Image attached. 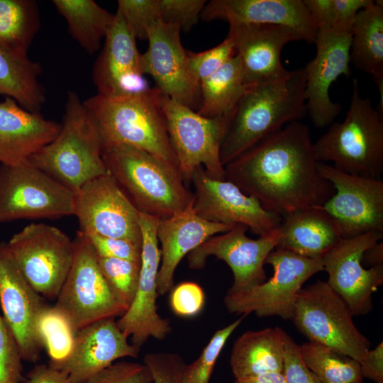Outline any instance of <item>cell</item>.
<instances>
[{"instance_id": "6da1fadb", "label": "cell", "mask_w": 383, "mask_h": 383, "mask_svg": "<svg viewBox=\"0 0 383 383\" xmlns=\"http://www.w3.org/2000/svg\"><path fill=\"white\" fill-rule=\"evenodd\" d=\"M318 163L308 126L296 121L225 165V179L282 218L321 207L334 194Z\"/></svg>"}, {"instance_id": "7a4b0ae2", "label": "cell", "mask_w": 383, "mask_h": 383, "mask_svg": "<svg viewBox=\"0 0 383 383\" xmlns=\"http://www.w3.org/2000/svg\"><path fill=\"white\" fill-rule=\"evenodd\" d=\"M304 69L250 87L239 100L222 143L223 167L257 143L307 113Z\"/></svg>"}, {"instance_id": "3957f363", "label": "cell", "mask_w": 383, "mask_h": 383, "mask_svg": "<svg viewBox=\"0 0 383 383\" xmlns=\"http://www.w3.org/2000/svg\"><path fill=\"white\" fill-rule=\"evenodd\" d=\"M109 174L139 213L164 219L184 209L193 192L175 165L126 145L102 148Z\"/></svg>"}, {"instance_id": "277c9868", "label": "cell", "mask_w": 383, "mask_h": 383, "mask_svg": "<svg viewBox=\"0 0 383 383\" xmlns=\"http://www.w3.org/2000/svg\"><path fill=\"white\" fill-rule=\"evenodd\" d=\"M160 94L155 87L113 97L96 94L84 100L99 128L102 148L129 145L178 167L161 106Z\"/></svg>"}, {"instance_id": "5b68a950", "label": "cell", "mask_w": 383, "mask_h": 383, "mask_svg": "<svg viewBox=\"0 0 383 383\" xmlns=\"http://www.w3.org/2000/svg\"><path fill=\"white\" fill-rule=\"evenodd\" d=\"M28 160L74 193L87 182L109 173L99 128L77 93H67L57 135Z\"/></svg>"}, {"instance_id": "8992f818", "label": "cell", "mask_w": 383, "mask_h": 383, "mask_svg": "<svg viewBox=\"0 0 383 383\" xmlns=\"http://www.w3.org/2000/svg\"><path fill=\"white\" fill-rule=\"evenodd\" d=\"M318 162H332L338 170L381 179L383 172V116L362 98L353 79L349 109L342 122H333L314 143Z\"/></svg>"}, {"instance_id": "52a82bcc", "label": "cell", "mask_w": 383, "mask_h": 383, "mask_svg": "<svg viewBox=\"0 0 383 383\" xmlns=\"http://www.w3.org/2000/svg\"><path fill=\"white\" fill-rule=\"evenodd\" d=\"M346 302L326 281L302 288L292 321L309 341L319 343L361 361L370 340L357 329Z\"/></svg>"}, {"instance_id": "ba28073f", "label": "cell", "mask_w": 383, "mask_h": 383, "mask_svg": "<svg viewBox=\"0 0 383 383\" xmlns=\"http://www.w3.org/2000/svg\"><path fill=\"white\" fill-rule=\"evenodd\" d=\"M170 141L184 182L190 183L193 172L203 167L216 179H226L220 150L234 113L206 118L196 111L160 94Z\"/></svg>"}, {"instance_id": "9c48e42d", "label": "cell", "mask_w": 383, "mask_h": 383, "mask_svg": "<svg viewBox=\"0 0 383 383\" xmlns=\"http://www.w3.org/2000/svg\"><path fill=\"white\" fill-rule=\"evenodd\" d=\"M265 264L273 267L272 277L265 282L235 292L228 291L224 305L231 313L258 317L279 316L292 320L299 293L304 284L324 270L322 258L311 259L275 248Z\"/></svg>"}, {"instance_id": "30bf717a", "label": "cell", "mask_w": 383, "mask_h": 383, "mask_svg": "<svg viewBox=\"0 0 383 383\" xmlns=\"http://www.w3.org/2000/svg\"><path fill=\"white\" fill-rule=\"evenodd\" d=\"M6 243L33 289L44 298L57 299L74 261V240L57 227L31 223Z\"/></svg>"}, {"instance_id": "8fae6325", "label": "cell", "mask_w": 383, "mask_h": 383, "mask_svg": "<svg viewBox=\"0 0 383 383\" xmlns=\"http://www.w3.org/2000/svg\"><path fill=\"white\" fill-rule=\"evenodd\" d=\"M74 198L28 160L0 165V223L73 215Z\"/></svg>"}, {"instance_id": "7c38bea8", "label": "cell", "mask_w": 383, "mask_h": 383, "mask_svg": "<svg viewBox=\"0 0 383 383\" xmlns=\"http://www.w3.org/2000/svg\"><path fill=\"white\" fill-rule=\"evenodd\" d=\"M74 243V261L54 306L77 332L94 322L120 317L126 309L105 282L87 236L78 231Z\"/></svg>"}, {"instance_id": "4fadbf2b", "label": "cell", "mask_w": 383, "mask_h": 383, "mask_svg": "<svg viewBox=\"0 0 383 383\" xmlns=\"http://www.w3.org/2000/svg\"><path fill=\"white\" fill-rule=\"evenodd\" d=\"M159 218L140 213L142 252L138 286L134 300L128 310L116 321L121 330L131 338V343L140 347L150 338L164 340L172 331L167 318L157 312L156 304L157 275L161 252L157 238Z\"/></svg>"}, {"instance_id": "5bb4252c", "label": "cell", "mask_w": 383, "mask_h": 383, "mask_svg": "<svg viewBox=\"0 0 383 383\" xmlns=\"http://www.w3.org/2000/svg\"><path fill=\"white\" fill-rule=\"evenodd\" d=\"M74 194L73 215L79 231L142 245L140 213L109 173L87 182Z\"/></svg>"}, {"instance_id": "9a60e30c", "label": "cell", "mask_w": 383, "mask_h": 383, "mask_svg": "<svg viewBox=\"0 0 383 383\" xmlns=\"http://www.w3.org/2000/svg\"><path fill=\"white\" fill-rule=\"evenodd\" d=\"M320 174L335 189L321 208L334 218L343 238L371 231L383 232V181L355 176L324 162L318 163Z\"/></svg>"}, {"instance_id": "2e32d148", "label": "cell", "mask_w": 383, "mask_h": 383, "mask_svg": "<svg viewBox=\"0 0 383 383\" xmlns=\"http://www.w3.org/2000/svg\"><path fill=\"white\" fill-rule=\"evenodd\" d=\"M193 208L201 218L229 226L243 225L262 236L278 228L282 217L265 209L253 196L227 179L211 177L201 166L192 173Z\"/></svg>"}, {"instance_id": "e0dca14e", "label": "cell", "mask_w": 383, "mask_h": 383, "mask_svg": "<svg viewBox=\"0 0 383 383\" xmlns=\"http://www.w3.org/2000/svg\"><path fill=\"white\" fill-rule=\"evenodd\" d=\"M248 230L245 226L235 225L225 233L210 237L187 255L189 267L202 269L207 258L215 256L233 272V284L228 291L243 290L265 282L264 265L278 243L279 227L257 239L248 237Z\"/></svg>"}, {"instance_id": "ac0fdd59", "label": "cell", "mask_w": 383, "mask_h": 383, "mask_svg": "<svg viewBox=\"0 0 383 383\" xmlns=\"http://www.w3.org/2000/svg\"><path fill=\"white\" fill-rule=\"evenodd\" d=\"M382 238L383 232L371 231L341 238L322 257L327 283L346 302L353 316L372 310V295L383 283V265L366 269L362 262L364 252Z\"/></svg>"}, {"instance_id": "d6986e66", "label": "cell", "mask_w": 383, "mask_h": 383, "mask_svg": "<svg viewBox=\"0 0 383 383\" xmlns=\"http://www.w3.org/2000/svg\"><path fill=\"white\" fill-rule=\"evenodd\" d=\"M352 31L318 29L314 58L304 67L307 112L314 126L331 125L342 111L329 95L331 84L342 74L349 77Z\"/></svg>"}, {"instance_id": "ffe728a7", "label": "cell", "mask_w": 383, "mask_h": 383, "mask_svg": "<svg viewBox=\"0 0 383 383\" xmlns=\"http://www.w3.org/2000/svg\"><path fill=\"white\" fill-rule=\"evenodd\" d=\"M0 305L22 359L36 362L43 348L37 323L48 305L22 274L6 242L0 243Z\"/></svg>"}, {"instance_id": "44dd1931", "label": "cell", "mask_w": 383, "mask_h": 383, "mask_svg": "<svg viewBox=\"0 0 383 383\" xmlns=\"http://www.w3.org/2000/svg\"><path fill=\"white\" fill-rule=\"evenodd\" d=\"M181 28L160 20L148 30V48L142 54L144 74L157 89L174 101L194 111L200 104V82L192 74L180 38Z\"/></svg>"}, {"instance_id": "7402d4cb", "label": "cell", "mask_w": 383, "mask_h": 383, "mask_svg": "<svg viewBox=\"0 0 383 383\" xmlns=\"http://www.w3.org/2000/svg\"><path fill=\"white\" fill-rule=\"evenodd\" d=\"M143 75L136 39L116 11L93 67L97 94L113 97L148 89Z\"/></svg>"}, {"instance_id": "603a6c76", "label": "cell", "mask_w": 383, "mask_h": 383, "mask_svg": "<svg viewBox=\"0 0 383 383\" xmlns=\"http://www.w3.org/2000/svg\"><path fill=\"white\" fill-rule=\"evenodd\" d=\"M128 339L115 318L103 319L77 331L67 358L49 365L64 372L72 383H86L116 360L138 356L140 348Z\"/></svg>"}, {"instance_id": "cb8c5ba5", "label": "cell", "mask_w": 383, "mask_h": 383, "mask_svg": "<svg viewBox=\"0 0 383 383\" xmlns=\"http://www.w3.org/2000/svg\"><path fill=\"white\" fill-rule=\"evenodd\" d=\"M241 62L245 88L274 81L289 73L281 62V52L290 42L302 40L294 29L273 24H230Z\"/></svg>"}, {"instance_id": "d4e9b609", "label": "cell", "mask_w": 383, "mask_h": 383, "mask_svg": "<svg viewBox=\"0 0 383 383\" xmlns=\"http://www.w3.org/2000/svg\"><path fill=\"white\" fill-rule=\"evenodd\" d=\"M204 21L230 24H273L291 28L308 43H314L317 26L303 0H212L204 6Z\"/></svg>"}, {"instance_id": "484cf974", "label": "cell", "mask_w": 383, "mask_h": 383, "mask_svg": "<svg viewBox=\"0 0 383 383\" xmlns=\"http://www.w3.org/2000/svg\"><path fill=\"white\" fill-rule=\"evenodd\" d=\"M233 226L201 218L193 208V201L182 211L160 219L157 227L161 252L158 294L165 295L173 288L176 269L186 255L210 237L225 233Z\"/></svg>"}, {"instance_id": "4316f807", "label": "cell", "mask_w": 383, "mask_h": 383, "mask_svg": "<svg viewBox=\"0 0 383 383\" xmlns=\"http://www.w3.org/2000/svg\"><path fill=\"white\" fill-rule=\"evenodd\" d=\"M61 123L31 112L15 100L0 102V163L28 160L57 135Z\"/></svg>"}, {"instance_id": "83f0119b", "label": "cell", "mask_w": 383, "mask_h": 383, "mask_svg": "<svg viewBox=\"0 0 383 383\" xmlns=\"http://www.w3.org/2000/svg\"><path fill=\"white\" fill-rule=\"evenodd\" d=\"M282 218L275 248L321 259L343 238L336 220L321 207L298 210Z\"/></svg>"}, {"instance_id": "f1b7e54d", "label": "cell", "mask_w": 383, "mask_h": 383, "mask_svg": "<svg viewBox=\"0 0 383 383\" xmlns=\"http://www.w3.org/2000/svg\"><path fill=\"white\" fill-rule=\"evenodd\" d=\"M285 331L279 327L248 331L233 343L230 365L235 379L282 372Z\"/></svg>"}, {"instance_id": "f546056e", "label": "cell", "mask_w": 383, "mask_h": 383, "mask_svg": "<svg viewBox=\"0 0 383 383\" xmlns=\"http://www.w3.org/2000/svg\"><path fill=\"white\" fill-rule=\"evenodd\" d=\"M350 59L354 66L372 76L379 92L377 111L383 112V3L360 10L353 28Z\"/></svg>"}, {"instance_id": "4dcf8cb0", "label": "cell", "mask_w": 383, "mask_h": 383, "mask_svg": "<svg viewBox=\"0 0 383 383\" xmlns=\"http://www.w3.org/2000/svg\"><path fill=\"white\" fill-rule=\"evenodd\" d=\"M41 72L38 62L0 46V94L13 99L31 112H39L45 100L38 80Z\"/></svg>"}, {"instance_id": "1f68e13d", "label": "cell", "mask_w": 383, "mask_h": 383, "mask_svg": "<svg viewBox=\"0 0 383 383\" xmlns=\"http://www.w3.org/2000/svg\"><path fill=\"white\" fill-rule=\"evenodd\" d=\"M245 89L240 60L235 55L200 82V104L196 112L206 118L233 114Z\"/></svg>"}, {"instance_id": "d6a6232c", "label": "cell", "mask_w": 383, "mask_h": 383, "mask_svg": "<svg viewBox=\"0 0 383 383\" xmlns=\"http://www.w3.org/2000/svg\"><path fill=\"white\" fill-rule=\"evenodd\" d=\"M52 4L65 19L72 38L89 54L96 52L114 14L93 0H54Z\"/></svg>"}, {"instance_id": "836d02e7", "label": "cell", "mask_w": 383, "mask_h": 383, "mask_svg": "<svg viewBox=\"0 0 383 383\" xmlns=\"http://www.w3.org/2000/svg\"><path fill=\"white\" fill-rule=\"evenodd\" d=\"M40 27L38 4L33 0H0V46L19 57L28 50Z\"/></svg>"}, {"instance_id": "e575fe53", "label": "cell", "mask_w": 383, "mask_h": 383, "mask_svg": "<svg viewBox=\"0 0 383 383\" xmlns=\"http://www.w3.org/2000/svg\"><path fill=\"white\" fill-rule=\"evenodd\" d=\"M306 366L321 383H362L360 363L323 345L306 342L299 345Z\"/></svg>"}, {"instance_id": "d590c367", "label": "cell", "mask_w": 383, "mask_h": 383, "mask_svg": "<svg viewBox=\"0 0 383 383\" xmlns=\"http://www.w3.org/2000/svg\"><path fill=\"white\" fill-rule=\"evenodd\" d=\"M37 331L43 347L50 359V363H59L67 358L77 332L55 306H48L40 314Z\"/></svg>"}, {"instance_id": "8d00e7d4", "label": "cell", "mask_w": 383, "mask_h": 383, "mask_svg": "<svg viewBox=\"0 0 383 383\" xmlns=\"http://www.w3.org/2000/svg\"><path fill=\"white\" fill-rule=\"evenodd\" d=\"M97 262L110 291L126 311L135 296L140 262L98 256Z\"/></svg>"}, {"instance_id": "74e56055", "label": "cell", "mask_w": 383, "mask_h": 383, "mask_svg": "<svg viewBox=\"0 0 383 383\" xmlns=\"http://www.w3.org/2000/svg\"><path fill=\"white\" fill-rule=\"evenodd\" d=\"M243 316L217 330L199 357L186 365L182 372V383H209L216 361L229 337L240 324Z\"/></svg>"}, {"instance_id": "f35d334b", "label": "cell", "mask_w": 383, "mask_h": 383, "mask_svg": "<svg viewBox=\"0 0 383 383\" xmlns=\"http://www.w3.org/2000/svg\"><path fill=\"white\" fill-rule=\"evenodd\" d=\"M117 12L135 39L147 40L150 26L160 21L159 0H118Z\"/></svg>"}, {"instance_id": "ab89813d", "label": "cell", "mask_w": 383, "mask_h": 383, "mask_svg": "<svg viewBox=\"0 0 383 383\" xmlns=\"http://www.w3.org/2000/svg\"><path fill=\"white\" fill-rule=\"evenodd\" d=\"M235 55L234 41L230 34L211 49L200 52H187L189 68L199 82L216 72Z\"/></svg>"}, {"instance_id": "60d3db41", "label": "cell", "mask_w": 383, "mask_h": 383, "mask_svg": "<svg viewBox=\"0 0 383 383\" xmlns=\"http://www.w3.org/2000/svg\"><path fill=\"white\" fill-rule=\"evenodd\" d=\"M160 20L165 24L189 30L199 21L205 0H159Z\"/></svg>"}, {"instance_id": "b9f144b4", "label": "cell", "mask_w": 383, "mask_h": 383, "mask_svg": "<svg viewBox=\"0 0 383 383\" xmlns=\"http://www.w3.org/2000/svg\"><path fill=\"white\" fill-rule=\"evenodd\" d=\"M18 345L0 316V383H22V360Z\"/></svg>"}, {"instance_id": "7bdbcfd3", "label": "cell", "mask_w": 383, "mask_h": 383, "mask_svg": "<svg viewBox=\"0 0 383 383\" xmlns=\"http://www.w3.org/2000/svg\"><path fill=\"white\" fill-rule=\"evenodd\" d=\"M149 368L143 363L122 361L99 372L86 383H152Z\"/></svg>"}, {"instance_id": "ee69618b", "label": "cell", "mask_w": 383, "mask_h": 383, "mask_svg": "<svg viewBox=\"0 0 383 383\" xmlns=\"http://www.w3.org/2000/svg\"><path fill=\"white\" fill-rule=\"evenodd\" d=\"M149 368L152 383H182V372L186 365L183 358L173 353H150L143 357Z\"/></svg>"}, {"instance_id": "f6af8a7d", "label": "cell", "mask_w": 383, "mask_h": 383, "mask_svg": "<svg viewBox=\"0 0 383 383\" xmlns=\"http://www.w3.org/2000/svg\"><path fill=\"white\" fill-rule=\"evenodd\" d=\"M170 292V305L176 315L184 318L193 317L203 309L205 294L198 284L184 282L173 287Z\"/></svg>"}, {"instance_id": "bcb514c9", "label": "cell", "mask_w": 383, "mask_h": 383, "mask_svg": "<svg viewBox=\"0 0 383 383\" xmlns=\"http://www.w3.org/2000/svg\"><path fill=\"white\" fill-rule=\"evenodd\" d=\"M86 235L98 257L140 262L141 244L126 238L104 237L97 235Z\"/></svg>"}, {"instance_id": "7dc6e473", "label": "cell", "mask_w": 383, "mask_h": 383, "mask_svg": "<svg viewBox=\"0 0 383 383\" xmlns=\"http://www.w3.org/2000/svg\"><path fill=\"white\" fill-rule=\"evenodd\" d=\"M282 373L286 383H321L306 366L298 345L286 332Z\"/></svg>"}, {"instance_id": "c3c4849f", "label": "cell", "mask_w": 383, "mask_h": 383, "mask_svg": "<svg viewBox=\"0 0 383 383\" xmlns=\"http://www.w3.org/2000/svg\"><path fill=\"white\" fill-rule=\"evenodd\" d=\"M374 2L373 0H332L333 23L331 28L352 31L357 13Z\"/></svg>"}, {"instance_id": "681fc988", "label": "cell", "mask_w": 383, "mask_h": 383, "mask_svg": "<svg viewBox=\"0 0 383 383\" xmlns=\"http://www.w3.org/2000/svg\"><path fill=\"white\" fill-rule=\"evenodd\" d=\"M361 374L375 383H383V343L369 350L359 362Z\"/></svg>"}, {"instance_id": "f907efd6", "label": "cell", "mask_w": 383, "mask_h": 383, "mask_svg": "<svg viewBox=\"0 0 383 383\" xmlns=\"http://www.w3.org/2000/svg\"><path fill=\"white\" fill-rule=\"evenodd\" d=\"M22 383H72L62 371L46 365L35 366Z\"/></svg>"}, {"instance_id": "816d5d0a", "label": "cell", "mask_w": 383, "mask_h": 383, "mask_svg": "<svg viewBox=\"0 0 383 383\" xmlns=\"http://www.w3.org/2000/svg\"><path fill=\"white\" fill-rule=\"evenodd\" d=\"M362 262L370 267L383 265V243L379 241L366 250L363 253Z\"/></svg>"}, {"instance_id": "f5cc1de1", "label": "cell", "mask_w": 383, "mask_h": 383, "mask_svg": "<svg viewBox=\"0 0 383 383\" xmlns=\"http://www.w3.org/2000/svg\"><path fill=\"white\" fill-rule=\"evenodd\" d=\"M235 383H286L282 372H270L255 377L235 379Z\"/></svg>"}]
</instances>
